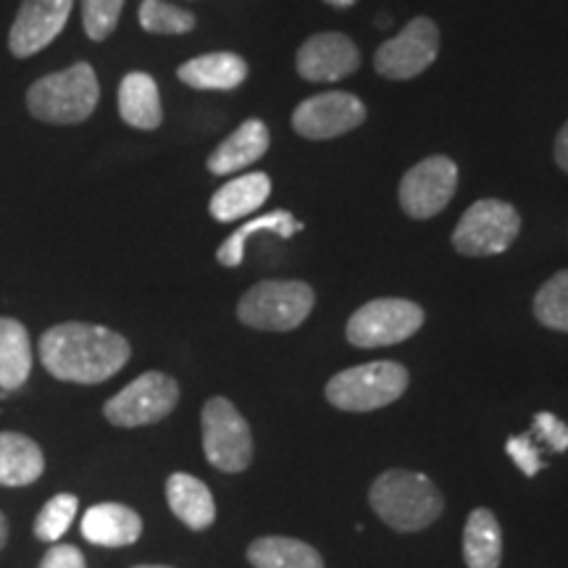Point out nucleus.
<instances>
[{"label": "nucleus", "instance_id": "obj_1", "mask_svg": "<svg viewBox=\"0 0 568 568\" xmlns=\"http://www.w3.org/2000/svg\"><path fill=\"white\" fill-rule=\"evenodd\" d=\"M40 358L55 379L101 385L126 366L130 343L105 326L67 322L40 337Z\"/></svg>", "mask_w": 568, "mask_h": 568}, {"label": "nucleus", "instance_id": "obj_2", "mask_svg": "<svg viewBox=\"0 0 568 568\" xmlns=\"http://www.w3.org/2000/svg\"><path fill=\"white\" fill-rule=\"evenodd\" d=\"M374 514L397 531H418L437 521L445 503L429 477L406 468H393L376 477L368 493Z\"/></svg>", "mask_w": 568, "mask_h": 568}, {"label": "nucleus", "instance_id": "obj_3", "mask_svg": "<svg viewBox=\"0 0 568 568\" xmlns=\"http://www.w3.org/2000/svg\"><path fill=\"white\" fill-rule=\"evenodd\" d=\"M98 101H101V84L95 69L84 61L42 77L27 92L30 113L48 124H80L90 119Z\"/></svg>", "mask_w": 568, "mask_h": 568}, {"label": "nucleus", "instance_id": "obj_4", "mask_svg": "<svg viewBox=\"0 0 568 568\" xmlns=\"http://www.w3.org/2000/svg\"><path fill=\"white\" fill-rule=\"evenodd\" d=\"M314 303V290L305 282L266 280L243 295L237 305V318L253 329L290 332L308 318Z\"/></svg>", "mask_w": 568, "mask_h": 568}, {"label": "nucleus", "instance_id": "obj_5", "mask_svg": "<svg viewBox=\"0 0 568 568\" xmlns=\"http://www.w3.org/2000/svg\"><path fill=\"white\" fill-rule=\"evenodd\" d=\"M408 372L395 361H374V364L353 366L339 372L326 385V400L339 410L366 414L385 408L406 393Z\"/></svg>", "mask_w": 568, "mask_h": 568}, {"label": "nucleus", "instance_id": "obj_6", "mask_svg": "<svg viewBox=\"0 0 568 568\" xmlns=\"http://www.w3.org/2000/svg\"><path fill=\"white\" fill-rule=\"evenodd\" d=\"M521 232V216L506 201H477L468 209L453 232V245L460 255L481 258V255L506 253Z\"/></svg>", "mask_w": 568, "mask_h": 568}, {"label": "nucleus", "instance_id": "obj_7", "mask_svg": "<svg viewBox=\"0 0 568 568\" xmlns=\"http://www.w3.org/2000/svg\"><path fill=\"white\" fill-rule=\"evenodd\" d=\"M203 453L213 468L226 474H240L251 466V426L226 397H211L203 406Z\"/></svg>", "mask_w": 568, "mask_h": 568}, {"label": "nucleus", "instance_id": "obj_8", "mask_svg": "<svg viewBox=\"0 0 568 568\" xmlns=\"http://www.w3.org/2000/svg\"><path fill=\"white\" fill-rule=\"evenodd\" d=\"M424 324V308L406 297H379L366 303L347 322V339L355 347H385L414 337Z\"/></svg>", "mask_w": 568, "mask_h": 568}, {"label": "nucleus", "instance_id": "obj_9", "mask_svg": "<svg viewBox=\"0 0 568 568\" xmlns=\"http://www.w3.org/2000/svg\"><path fill=\"white\" fill-rule=\"evenodd\" d=\"M180 403V387L172 376L161 372L140 374L122 393L105 403L103 414L113 426H145L166 418Z\"/></svg>", "mask_w": 568, "mask_h": 568}, {"label": "nucleus", "instance_id": "obj_10", "mask_svg": "<svg viewBox=\"0 0 568 568\" xmlns=\"http://www.w3.org/2000/svg\"><path fill=\"white\" fill-rule=\"evenodd\" d=\"M439 53V30L432 19L416 17L393 40L382 42L374 55V69L385 80H414L435 63Z\"/></svg>", "mask_w": 568, "mask_h": 568}, {"label": "nucleus", "instance_id": "obj_11", "mask_svg": "<svg viewBox=\"0 0 568 568\" xmlns=\"http://www.w3.org/2000/svg\"><path fill=\"white\" fill-rule=\"evenodd\" d=\"M458 166L445 155H429L406 172L400 182V205L410 219H432L453 201Z\"/></svg>", "mask_w": 568, "mask_h": 568}, {"label": "nucleus", "instance_id": "obj_12", "mask_svg": "<svg viewBox=\"0 0 568 568\" xmlns=\"http://www.w3.org/2000/svg\"><path fill=\"white\" fill-rule=\"evenodd\" d=\"M366 105L351 92L329 90L308 98L293 113V130L305 140H332L364 124Z\"/></svg>", "mask_w": 568, "mask_h": 568}, {"label": "nucleus", "instance_id": "obj_13", "mask_svg": "<svg viewBox=\"0 0 568 568\" xmlns=\"http://www.w3.org/2000/svg\"><path fill=\"white\" fill-rule=\"evenodd\" d=\"M74 0H24L13 19L9 48L17 59H30L59 38Z\"/></svg>", "mask_w": 568, "mask_h": 568}, {"label": "nucleus", "instance_id": "obj_14", "mask_svg": "<svg viewBox=\"0 0 568 568\" xmlns=\"http://www.w3.org/2000/svg\"><path fill=\"white\" fill-rule=\"evenodd\" d=\"M295 67L308 82H337L361 67V53L345 34L322 32L303 42Z\"/></svg>", "mask_w": 568, "mask_h": 568}, {"label": "nucleus", "instance_id": "obj_15", "mask_svg": "<svg viewBox=\"0 0 568 568\" xmlns=\"http://www.w3.org/2000/svg\"><path fill=\"white\" fill-rule=\"evenodd\" d=\"M142 518L122 503H98L82 518V537L101 548H124L138 542Z\"/></svg>", "mask_w": 568, "mask_h": 568}, {"label": "nucleus", "instance_id": "obj_16", "mask_svg": "<svg viewBox=\"0 0 568 568\" xmlns=\"http://www.w3.org/2000/svg\"><path fill=\"white\" fill-rule=\"evenodd\" d=\"M268 142H272V134H268V126L261 122V119H247L245 124H240L230 138H226L216 151L211 153L209 169L211 174L226 176L237 174L240 169L251 166L268 151Z\"/></svg>", "mask_w": 568, "mask_h": 568}, {"label": "nucleus", "instance_id": "obj_17", "mask_svg": "<svg viewBox=\"0 0 568 568\" xmlns=\"http://www.w3.org/2000/svg\"><path fill=\"white\" fill-rule=\"evenodd\" d=\"M272 195V180L264 172L243 174L237 180L226 182L211 197V216L216 222H237L247 213L258 211Z\"/></svg>", "mask_w": 568, "mask_h": 568}, {"label": "nucleus", "instance_id": "obj_18", "mask_svg": "<svg viewBox=\"0 0 568 568\" xmlns=\"http://www.w3.org/2000/svg\"><path fill=\"white\" fill-rule=\"evenodd\" d=\"M119 113L134 130H159L163 122L159 84L145 71H132L119 88Z\"/></svg>", "mask_w": 568, "mask_h": 568}, {"label": "nucleus", "instance_id": "obj_19", "mask_svg": "<svg viewBox=\"0 0 568 568\" xmlns=\"http://www.w3.org/2000/svg\"><path fill=\"white\" fill-rule=\"evenodd\" d=\"M176 77L195 90H234L245 82L247 63L237 53H209L182 63Z\"/></svg>", "mask_w": 568, "mask_h": 568}, {"label": "nucleus", "instance_id": "obj_20", "mask_svg": "<svg viewBox=\"0 0 568 568\" xmlns=\"http://www.w3.org/2000/svg\"><path fill=\"white\" fill-rule=\"evenodd\" d=\"M45 471V458L34 439L19 432H0V485L27 487Z\"/></svg>", "mask_w": 568, "mask_h": 568}, {"label": "nucleus", "instance_id": "obj_21", "mask_svg": "<svg viewBox=\"0 0 568 568\" xmlns=\"http://www.w3.org/2000/svg\"><path fill=\"white\" fill-rule=\"evenodd\" d=\"M166 500L169 508L182 524L190 529L211 527L216 518V503H213L211 489L201 479L190 477V474H172L166 481Z\"/></svg>", "mask_w": 568, "mask_h": 568}, {"label": "nucleus", "instance_id": "obj_22", "mask_svg": "<svg viewBox=\"0 0 568 568\" xmlns=\"http://www.w3.org/2000/svg\"><path fill=\"white\" fill-rule=\"evenodd\" d=\"M32 343L27 326L17 318H0V389L13 393L30 379Z\"/></svg>", "mask_w": 568, "mask_h": 568}, {"label": "nucleus", "instance_id": "obj_23", "mask_svg": "<svg viewBox=\"0 0 568 568\" xmlns=\"http://www.w3.org/2000/svg\"><path fill=\"white\" fill-rule=\"evenodd\" d=\"M503 558L500 524L493 510L477 508L464 529V560L468 568H497Z\"/></svg>", "mask_w": 568, "mask_h": 568}, {"label": "nucleus", "instance_id": "obj_24", "mask_svg": "<svg viewBox=\"0 0 568 568\" xmlns=\"http://www.w3.org/2000/svg\"><path fill=\"white\" fill-rule=\"evenodd\" d=\"M253 568H324L316 548L290 537H261L247 548Z\"/></svg>", "mask_w": 568, "mask_h": 568}, {"label": "nucleus", "instance_id": "obj_25", "mask_svg": "<svg viewBox=\"0 0 568 568\" xmlns=\"http://www.w3.org/2000/svg\"><path fill=\"white\" fill-rule=\"evenodd\" d=\"M301 230H303V224L297 222V219L290 211L264 213V216L253 219V222L240 226L237 232H232L230 237H226L222 243V247L216 251V258H219V264H222V266L234 268V266L243 264L245 243H247V237H253V234L274 232V234H280V237H293V234L301 232Z\"/></svg>", "mask_w": 568, "mask_h": 568}, {"label": "nucleus", "instance_id": "obj_26", "mask_svg": "<svg viewBox=\"0 0 568 568\" xmlns=\"http://www.w3.org/2000/svg\"><path fill=\"white\" fill-rule=\"evenodd\" d=\"M535 316L548 329L568 332V268L550 276L535 295Z\"/></svg>", "mask_w": 568, "mask_h": 568}, {"label": "nucleus", "instance_id": "obj_27", "mask_svg": "<svg viewBox=\"0 0 568 568\" xmlns=\"http://www.w3.org/2000/svg\"><path fill=\"white\" fill-rule=\"evenodd\" d=\"M140 27L151 34H187L195 30V17L166 0H142Z\"/></svg>", "mask_w": 568, "mask_h": 568}, {"label": "nucleus", "instance_id": "obj_28", "mask_svg": "<svg viewBox=\"0 0 568 568\" xmlns=\"http://www.w3.org/2000/svg\"><path fill=\"white\" fill-rule=\"evenodd\" d=\"M77 506H80V500L74 495L61 493L51 497L34 518V537L45 539V542H59L74 521Z\"/></svg>", "mask_w": 568, "mask_h": 568}, {"label": "nucleus", "instance_id": "obj_29", "mask_svg": "<svg viewBox=\"0 0 568 568\" xmlns=\"http://www.w3.org/2000/svg\"><path fill=\"white\" fill-rule=\"evenodd\" d=\"M124 0H82V24L90 40L111 38L122 17Z\"/></svg>", "mask_w": 568, "mask_h": 568}, {"label": "nucleus", "instance_id": "obj_30", "mask_svg": "<svg viewBox=\"0 0 568 568\" xmlns=\"http://www.w3.org/2000/svg\"><path fill=\"white\" fill-rule=\"evenodd\" d=\"M506 453L510 458H514V464L521 468V474H527V477H535L545 468L542 464V456H539V445L537 439L529 435H518V437H510L506 443Z\"/></svg>", "mask_w": 568, "mask_h": 568}, {"label": "nucleus", "instance_id": "obj_31", "mask_svg": "<svg viewBox=\"0 0 568 568\" xmlns=\"http://www.w3.org/2000/svg\"><path fill=\"white\" fill-rule=\"evenodd\" d=\"M529 435L537 439V443H545L552 453H566L568 450V426L560 422L558 416L552 414H537L535 422H531Z\"/></svg>", "mask_w": 568, "mask_h": 568}, {"label": "nucleus", "instance_id": "obj_32", "mask_svg": "<svg viewBox=\"0 0 568 568\" xmlns=\"http://www.w3.org/2000/svg\"><path fill=\"white\" fill-rule=\"evenodd\" d=\"M40 568H88L80 548L74 545H55L40 560Z\"/></svg>", "mask_w": 568, "mask_h": 568}, {"label": "nucleus", "instance_id": "obj_33", "mask_svg": "<svg viewBox=\"0 0 568 568\" xmlns=\"http://www.w3.org/2000/svg\"><path fill=\"white\" fill-rule=\"evenodd\" d=\"M556 161H558V166L568 174V122L560 126V132L556 138Z\"/></svg>", "mask_w": 568, "mask_h": 568}, {"label": "nucleus", "instance_id": "obj_34", "mask_svg": "<svg viewBox=\"0 0 568 568\" xmlns=\"http://www.w3.org/2000/svg\"><path fill=\"white\" fill-rule=\"evenodd\" d=\"M6 539H9V521H6V516L0 514V550L6 548Z\"/></svg>", "mask_w": 568, "mask_h": 568}, {"label": "nucleus", "instance_id": "obj_35", "mask_svg": "<svg viewBox=\"0 0 568 568\" xmlns=\"http://www.w3.org/2000/svg\"><path fill=\"white\" fill-rule=\"evenodd\" d=\"M329 6H335V9H351V6H355V0H326Z\"/></svg>", "mask_w": 568, "mask_h": 568}, {"label": "nucleus", "instance_id": "obj_36", "mask_svg": "<svg viewBox=\"0 0 568 568\" xmlns=\"http://www.w3.org/2000/svg\"><path fill=\"white\" fill-rule=\"evenodd\" d=\"M134 568H169V566H134Z\"/></svg>", "mask_w": 568, "mask_h": 568}]
</instances>
